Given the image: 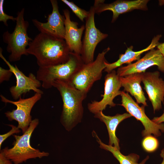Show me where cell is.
Segmentation results:
<instances>
[{
  "instance_id": "7c38bea8",
  "label": "cell",
  "mask_w": 164,
  "mask_h": 164,
  "mask_svg": "<svg viewBox=\"0 0 164 164\" xmlns=\"http://www.w3.org/2000/svg\"><path fill=\"white\" fill-rule=\"evenodd\" d=\"M156 66L158 69L164 73V56L158 49H152L136 62L118 68L116 73L120 77L130 74L145 72L148 68Z\"/></svg>"
},
{
  "instance_id": "30bf717a",
  "label": "cell",
  "mask_w": 164,
  "mask_h": 164,
  "mask_svg": "<svg viewBox=\"0 0 164 164\" xmlns=\"http://www.w3.org/2000/svg\"><path fill=\"white\" fill-rule=\"evenodd\" d=\"M2 52V49L0 47V57L8 66L16 79V85L9 88L11 95L13 99L18 100L22 94L30 91L43 94V91L39 89L42 86V83L37 79L36 77L32 73H30L28 76H26L16 65L15 64L13 66L3 56Z\"/></svg>"
},
{
  "instance_id": "7402d4cb",
  "label": "cell",
  "mask_w": 164,
  "mask_h": 164,
  "mask_svg": "<svg viewBox=\"0 0 164 164\" xmlns=\"http://www.w3.org/2000/svg\"><path fill=\"white\" fill-rule=\"evenodd\" d=\"M62 2L67 5L74 13L82 22L87 17L89 11H87L76 5L73 2L67 0H61Z\"/></svg>"
},
{
  "instance_id": "5bb4252c",
  "label": "cell",
  "mask_w": 164,
  "mask_h": 164,
  "mask_svg": "<svg viewBox=\"0 0 164 164\" xmlns=\"http://www.w3.org/2000/svg\"><path fill=\"white\" fill-rule=\"evenodd\" d=\"M50 2L52 11L51 13L48 15L47 22H42L34 19L32 20V23L40 32L64 39L65 33L64 16L62 15L59 12L57 1L50 0Z\"/></svg>"
},
{
  "instance_id": "277c9868",
  "label": "cell",
  "mask_w": 164,
  "mask_h": 164,
  "mask_svg": "<svg viewBox=\"0 0 164 164\" xmlns=\"http://www.w3.org/2000/svg\"><path fill=\"white\" fill-rule=\"evenodd\" d=\"M39 123L38 118L32 120L26 132L22 135H13L15 140L13 146L2 149L5 156L14 164H20L30 159L42 158L49 155L48 152L41 151L32 147L30 142L32 135Z\"/></svg>"
},
{
  "instance_id": "9a60e30c",
  "label": "cell",
  "mask_w": 164,
  "mask_h": 164,
  "mask_svg": "<svg viewBox=\"0 0 164 164\" xmlns=\"http://www.w3.org/2000/svg\"><path fill=\"white\" fill-rule=\"evenodd\" d=\"M159 71L142 73V82L151 102L154 113L162 108L164 100V80Z\"/></svg>"
},
{
  "instance_id": "8992f818",
  "label": "cell",
  "mask_w": 164,
  "mask_h": 164,
  "mask_svg": "<svg viewBox=\"0 0 164 164\" xmlns=\"http://www.w3.org/2000/svg\"><path fill=\"white\" fill-rule=\"evenodd\" d=\"M110 49L108 47L99 53L93 62L84 63L70 82L76 88L87 94L94 83L101 78L107 61L105 56Z\"/></svg>"
},
{
  "instance_id": "cb8c5ba5",
  "label": "cell",
  "mask_w": 164,
  "mask_h": 164,
  "mask_svg": "<svg viewBox=\"0 0 164 164\" xmlns=\"http://www.w3.org/2000/svg\"><path fill=\"white\" fill-rule=\"evenodd\" d=\"M8 125L11 128V129L6 133L0 135V149L3 142L9 137L11 135H13L14 134H17L21 131L17 126L12 125Z\"/></svg>"
},
{
  "instance_id": "f546056e",
  "label": "cell",
  "mask_w": 164,
  "mask_h": 164,
  "mask_svg": "<svg viewBox=\"0 0 164 164\" xmlns=\"http://www.w3.org/2000/svg\"><path fill=\"white\" fill-rule=\"evenodd\" d=\"M159 5L161 6L164 5V0H159Z\"/></svg>"
},
{
  "instance_id": "4fadbf2b",
  "label": "cell",
  "mask_w": 164,
  "mask_h": 164,
  "mask_svg": "<svg viewBox=\"0 0 164 164\" xmlns=\"http://www.w3.org/2000/svg\"><path fill=\"white\" fill-rule=\"evenodd\" d=\"M104 0H95L93 6L95 13L99 14L104 11H111L113 16L111 22H114L121 14L132 11L135 9L145 11L148 9L147 4L149 0H118L109 4H105Z\"/></svg>"
},
{
  "instance_id": "ba28073f",
  "label": "cell",
  "mask_w": 164,
  "mask_h": 164,
  "mask_svg": "<svg viewBox=\"0 0 164 164\" xmlns=\"http://www.w3.org/2000/svg\"><path fill=\"white\" fill-rule=\"evenodd\" d=\"M89 11V15L85 19V31L80 54L85 64L92 62L94 60V53L97 45L108 36V34L101 32L96 27L94 6H91Z\"/></svg>"
},
{
  "instance_id": "603a6c76",
  "label": "cell",
  "mask_w": 164,
  "mask_h": 164,
  "mask_svg": "<svg viewBox=\"0 0 164 164\" xmlns=\"http://www.w3.org/2000/svg\"><path fill=\"white\" fill-rule=\"evenodd\" d=\"M4 0H0V21L3 22L5 26H7V21L9 20H12L13 21H16V17L9 15L5 13L4 11L3 5Z\"/></svg>"
},
{
  "instance_id": "e0dca14e",
  "label": "cell",
  "mask_w": 164,
  "mask_h": 164,
  "mask_svg": "<svg viewBox=\"0 0 164 164\" xmlns=\"http://www.w3.org/2000/svg\"><path fill=\"white\" fill-rule=\"evenodd\" d=\"M161 36V35L154 36L150 45L141 50L133 51V47L132 46L128 47L124 54H120L119 58L117 61L112 63H109L107 61L105 62L106 67L104 70V71L109 73L115 68L121 67L124 64H129L134 61L138 60L140 59L141 55L143 53L157 47L159 43V41Z\"/></svg>"
},
{
  "instance_id": "484cf974",
  "label": "cell",
  "mask_w": 164,
  "mask_h": 164,
  "mask_svg": "<svg viewBox=\"0 0 164 164\" xmlns=\"http://www.w3.org/2000/svg\"><path fill=\"white\" fill-rule=\"evenodd\" d=\"M12 162L6 157L2 150H0V164H12Z\"/></svg>"
},
{
  "instance_id": "44dd1931",
  "label": "cell",
  "mask_w": 164,
  "mask_h": 164,
  "mask_svg": "<svg viewBox=\"0 0 164 164\" xmlns=\"http://www.w3.org/2000/svg\"><path fill=\"white\" fill-rule=\"evenodd\" d=\"M142 145L146 151L152 152L158 149L159 142L156 138L150 135L145 137L142 141Z\"/></svg>"
},
{
  "instance_id": "3957f363",
  "label": "cell",
  "mask_w": 164,
  "mask_h": 164,
  "mask_svg": "<svg viewBox=\"0 0 164 164\" xmlns=\"http://www.w3.org/2000/svg\"><path fill=\"white\" fill-rule=\"evenodd\" d=\"M84 63L80 55L70 52L69 59L66 63L39 67L36 77L42 82L43 87L48 89L53 87L55 80L70 82Z\"/></svg>"
},
{
  "instance_id": "f1b7e54d",
  "label": "cell",
  "mask_w": 164,
  "mask_h": 164,
  "mask_svg": "<svg viewBox=\"0 0 164 164\" xmlns=\"http://www.w3.org/2000/svg\"><path fill=\"white\" fill-rule=\"evenodd\" d=\"M160 155L163 159L162 162L160 164H164V149L162 150Z\"/></svg>"
},
{
  "instance_id": "6da1fadb",
  "label": "cell",
  "mask_w": 164,
  "mask_h": 164,
  "mask_svg": "<svg viewBox=\"0 0 164 164\" xmlns=\"http://www.w3.org/2000/svg\"><path fill=\"white\" fill-rule=\"evenodd\" d=\"M28 46L27 53L36 57L39 67L66 63L70 52L64 39L41 32L29 42Z\"/></svg>"
},
{
  "instance_id": "83f0119b",
  "label": "cell",
  "mask_w": 164,
  "mask_h": 164,
  "mask_svg": "<svg viewBox=\"0 0 164 164\" xmlns=\"http://www.w3.org/2000/svg\"><path fill=\"white\" fill-rule=\"evenodd\" d=\"M157 49L159 50L161 53L164 56V42L159 43L157 46Z\"/></svg>"
},
{
  "instance_id": "4316f807",
  "label": "cell",
  "mask_w": 164,
  "mask_h": 164,
  "mask_svg": "<svg viewBox=\"0 0 164 164\" xmlns=\"http://www.w3.org/2000/svg\"><path fill=\"white\" fill-rule=\"evenodd\" d=\"M152 120L157 124H160L164 122V110L162 114L159 117H155Z\"/></svg>"
},
{
  "instance_id": "d6986e66",
  "label": "cell",
  "mask_w": 164,
  "mask_h": 164,
  "mask_svg": "<svg viewBox=\"0 0 164 164\" xmlns=\"http://www.w3.org/2000/svg\"><path fill=\"white\" fill-rule=\"evenodd\" d=\"M94 114L95 118L99 119L106 125L109 137V145L120 150L119 140L115 134L117 128L120 122L131 117L132 115L128 113L122 114H117L113 116H107L104 114L102 111L98 112Z\"/></svg>"
},
{
  "instance_id": "52a82bcc",
  "label": "cell",
  "mask_w": 164,
  "mask_h": 164,
  "mask_svg": "<svg viewBox=\"0 0 164 164\" xmlns=\"http://www.w3.org/2000/svg\"><path fill=\"white\" fill-rule=\"evenodd\" d=\"M42 94L35 93L34 95L26 98L20 97L19 100L13 101L8 99L2 94L0 95L2 101L5 103L12 104L16 106L15 109L11 111H8L5 114L8 120L12 121H16L18 123V128L24 133L29 127L32 121L31 112L36 103L42 97Z\"/></svg>"
},
{
  "instance_id": "9c48e42d",
  "label": "cell",
  "mask_w": 164,
  "mask_h": 164,
  "mask_svg": "<svg viewBox=\"0 0 164 164\" xmlns=\"http://www.w3.org/2000/svg\"><path fill=\"white\" fill-rule=\"evenodd\" d=\"M121 104L127 111L132 116L139 121L144 127L145 129L142 132V136L145 137L152 134L155 137L161 136V132H164V124H157L151 120L145 113L144 105L140 106L128 93L121 91L120 95Z\"/></svg>"
},
{
  "instance_id": "ffe728a7",
  "label": "cell",
  "mask_w": 164,
  "mask_h": 164,
  "mask_svg": "<svg viewBox=\"0 0 164 164\" xmlns=\"http://www.w3.org/2000/svg\"><path fill=\"white\" fill-rule=\"evenodd\" d=\"M93 134L99 144L100 148L111 152L120 164H145L149 158V156H147L141 162L139 163L138 161L139 156L138 155L135 153H131L127 155H123L120 152V150L112 146L103 143L94 131Z\"/></svg>"
},
{
  "instance_id": "d4e9b609",
  "label": "cell",
  "mask_w": 164,
  "mask_h": 164,
  "mask_svg": "<svg viewBox=\"0 0 164 164\" xmlns=\"http://www.w3.org/2000/svg\"><path fill=\"white\" fill-rule=\"evenodd\" d=\"M13 74L12 72L9 69H5L0 67V83H2L5 81L9 80Z\"/></svg>"
},
{
  "instance_id": "7a4b0ae2",
  "label": "cell",
  "mask_w": 164,
  "mask_h": 164,
  "mask_svg": "<svg viewBox=\"0 0 164 164\" xmlns=\"http://www.w3.org/2000/svg\"><path fill=\"white\" fill-rule=\"evenodd\" d=\"M53 86L59 91L63 101L60 122L70 131L81 121L84 113L82 103L87 94L76 88L71 82L63 80H55Z\"/></svg>"
},
{
  "instance_id": "ac0fdd59",
  "label": "cell",
  "mask_w": 164,
  "mask_h": 164,
  "mask_svg": "<svg viewBox=\"0 0 164 164\" xmlns=\"http://www.w3.org/2000/svg\"><path fill=\"white\" fill-rule=\"evenodd\" d=\"M142 76V73H136L120 77V79L124 91L129 93L133 96L138 104H142L146 106H148L147 98L141 85Z\"/></svg>"
},
{
  "instance_id": "5b68a950",
  "label": "cell",
  "mask_w": 164,
  "mask_h": 164,
  "mask_svg": "<svg viewBox=\"0 0 164 164\" xmlns=\"http://www.w3.org/2000/svg\"><path fill=\"white\" fill-rule=\"evenodd\" d=\"M24 9L22 8L17 13L14 31L10 33L7 31L2 35L3 40L7 45L6 50L10 54L8 59L11 62L19 61L23 55H28L26 47L32 40L27 33L29 23L24 19Z\"/></svg>"
},
{
  "instance_id": "8fae6325",
  "label": "cell",
  "mask_w": 164,
  "mask_h": 164,
  "mask_svg": "<svg viewBox=\"0 0 164 164\" xmlns=\"http://www.w3.org/2000/svg\"><path fill=\"white\" fill-rule=\"evenodd\" d=\"M104 91L103 97L100 101H94L88 104L87 108L89 111L95 114L104 110L108 105L114 107L116 104L113 100L117 96L120 95L121 87L120 77L115 70L108 73L104 78Z\"/></svg>"
},
{
  "instance_id": "2e32d148",
  "label": "cell",
  "mask_w": 164,
  "mask_h": 164,
  "mask_svg": "<svg viewBox=\"0 0 164 164\" xmlns=\"http://www.w3.org/2000/svg\"><path fill=\"white\" fill-rule=\"evenodd\" d=\"M63 13L65 30L64 40L70 52L80 55L82 45L81 38L85 26L83 25L78 28V23L71 20L70 12L68 9L63 10Z\"/></svg>"
}]
</instances>
